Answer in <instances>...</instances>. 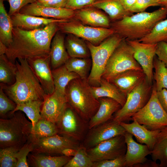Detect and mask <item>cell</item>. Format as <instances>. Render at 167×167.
Listing matches in <instances>:
<instances>
[{
	"mask_svg": "<svg viewBox=\"0 0 167 167\" xmlns=\"http://www.w3.org/2000/svg\"><path fill=\"white\" fill-rule=\"evenodd\" d=\"M58 23L32 30L13 28L12 41L7 47L5 55L15 64L19 58L28 59L49 54L52 40L59 30Z\"/></svg>",
	"mask_w": 167,
	"mask_h": 167,
	"instance_id": "cell-1",
	"label": "cell"
},
{
	"mask_svg": "<svg viewBox=\"0 0 167 167\" xmlns=\"http://www.w3.org/2000/svg\"><path fill=\"white\" fill-rule=\"evenodd\" d=\"M15 64L17 70L15 82L11 85L0 84L5 93L16 105L36 100L43 101L46 94L27 60L19 58Z\"/></svg>",
	"mask_w": 167,
	"mask_h": 167,
	"instance_id": "cell-2",
	"label": "cell"
},
{
	"mask_svg": "<svg viewBox=\"0 0 167 167\" xmlns=\"http://www.w3.org/2000/svg\"><path fill=\"white\" fill-rule=\"evenodd\" d=\"M167 15V8L161 6L151 12H139L111 22L110 28L126 40H138L149 33Z\"/></svg>",
	"mask_w": 167,
	"mask_h": 167,
	"instance_id": "cell-3",
	"label": "cell"
},
{
	"mask_svg": "<svg viewBox=\"0 0 167 167\" xmlns=\"http://www.w3.org/2000/svg\"><path fill=\"white\" fill-rule=\"evenodd\" d=\"M90 87L87 80L79 78L71 81L66 89L67 103L88 123L100 105L98 99L93 95Z\"/></svg>",
	"mask_w": 167,
	"mask_h": 167,
	"instance_id": "cell-4",
	"label": "cell"
},
{
	"mask_svg": "<svg viewBox=\"0 0 167 167\" xmlns=\"http://www.w3.org/2000/svg\"><path fill=\"white\" fill-rule=\"evenodd\" d=\"M24 113L18 110L8 118L0 119V147L21 148L30 138L32 123L25 117Z\"/></svg>",
	"mask_w": 167,
	"mask_h": 167,
	"instance_id": "cell-5",
	"label": "cell"
},
{
	"mask_svg": "<svg viewBox=\"0 0 167 167\" xmlns=\"http://www.w3.org/2000/svg\"><path fill=\"white\" fill-rule=\"evenodd\" d=\"M123 39L114 33L97 45L86 41L92 61L91 69L87 79L91 86H99L102 75L109 58Z\"/></svg>",
	"mask_w": 167,
	"mask_h": 167,
	"instance_id": "cell-6",
	"label": "cell"
},
{
	"mask_svg": "<svg viewBox=\"0 0 167 167\" xmlns=\"http://www.w3.org/2000/svg\"><path fill=\"white\" fill-rule=\"evenodd\" d=\"M153 85L146 77L126 96L125 104L112 118L118 122H126L147 103L152 93Z\"/></svg>",
	"mask_w": 167,
	"mask_h": 167,
	"instance_id": "cell-7",
	"label": "cell"
},
{
	"mask_svg": "<svg viewBox=\"0 0 167 167\" xmlns=\"http://www.w3.org/2000/svg\"><path fill=\"white\" fill-rule=\"evenodd\" d=\"M131 69L142 70L134 58L133 49L123 39L109 58L101 77L109 81L115 75Z\"/></svg>",
	"mask_w": 167,
	"mask_h": 167,
	"instance_id": "cell-8",
	"label": "cell"
},
{
	"mask_svg": "<svg viewBox=\"0 0 167 167\" xmlns=\"http://www.w3.org/2000/svg\"><path fill=\"white\" fill-rule=\"evenodd\" d=\"M133 120L151 130H161L167 126V113L158 101L154 83L149 100L143 108L132 116L130 121Z\"/></svg>",
	"mask_w": 167,
	"mask_h": 167,
	"instance_id": "cell-9",
	"label": "cell"
},
{
	"mask_svg": "<svg viewBox=\"0 0 167 167\" xmlns=\"http://www.w3.org/2000/svg\"><path fill=\"white\" fill-rule=\"evenodd\" d=\"M59 30L65 34H71L95 45L101 43L114 33L111 28L95 27L84 24L74 18L57 24Z\"/></svg>",
	"mask_w": 167,
	"mask_h": 167,
	"instance_id": "cell-10",
	"label": "cell"
},
{
	"mask_svg": "<svg viewBox=\"0 0 167 167\" xmlns=\"http://www.w3.org/2000/svg\"><path fill=\"white\" fill-rule=\"evenodd\" d=\"M56 124L58 134L79 142L83 141L89 130L88 123L67 103Z\"/></svg>",
	"mask_w": 167,
	"mask_h": 167,
	"instance_id": "cell-11",
	"label": "cell"
},
{
	"mask_svg": "<svg viewBox=\"0 0 167 167\" xmlns=\"http://www.w3.org/2000/svg\"><path fill=\"white\" fill-rule=\"evenodd\" d=\"M32 153L48 155H63L67 149L77 150L81 146L80 142L58 134L47 137L32 139Z\"/></svg>",
	"mask_w": 167,
	"mask_h": 167,
	"instance_id": "cell-12",
	"label": "cell"
},
{
	"mask_svg": "<svg viewBox=\"0 0 167 167\" xmlns=\"http://www.w3.org/2000/svg\"><path fill=\"white\" fill-rule=\"evenodd\" d=\"M126 145L124 135L117 136L87 149L93 162L114 159L125 155Z\"/></svg>",
	"mask_w": 167,
	"mask_h": 167,
	"instance_id": "cell-13",
	"label": "cell"
},
{
	"mask_svg": "<svg viewBox=\"0 0 167 167\" xmlns=\"http://www.w3.org/2000/svg\"><path fill=\"white\" fill-rule=\"evenodd\" d=\"M126 132L120 122L111 119L89 129L82 144L89 149L117 136L124 135Z\"/></svg>",
	"mask_w": 167,
	"mask_h": 167,
	"instance_id": "cell-14",
	"label": "cell"
},
{
	"mask_svg": "<svg viewBox=\"0 0 167 167\" xmlns=\"http://www.w3.org/2000/svg\"><path fill=\"white\" fill-rule=\"evenodd\" d=\"M126 40L133 49L135 58L141 66L149 83L152 84L153 62L157 44L144 43L138 40Z\"/></svg>",
	"mask_w": 167,
	"mask_h": 167,
	"instance_id": "cell-15",
	"label": "cell"
},
{
	"mask_svg": "<svg viewBox=\"0 0 167 167\" xmlns=\"http://www.w3.org/2000/svg\"><path fill=\"white\" fill-rule=\"evenodd\" d=\"M27 60L45 94L49 95L53 93L55 88L50 69L49 54L35 57Z\"/></svg>",
	"mask_w": 167,
	"mask_h": 167,
	"instance_id": "cell-16",
	"label": "cell"
},
{
	"mask_svg": "<svg viewBox=\"0 0 167 167\" xmlns=\"http://www.w3.org/2000/svg\"><path fill=\"white\" fill-rule=\"evenodd\" d=\"M19 12L22 14L58 19L70 20L74 18L75 14V10L65 7L45 6L36 2L25 6Z\"/></svg>",
	"mask_w": 167,
	"mask_h": 167,
	"instance_id": "cell-17",
	"label": "cell"
},
{
	"mask_svg": "<svg viewBox=\"0 0 167 167\" xmlns=\"http://www.w3.org/2000/svg\"><path fill=\"white\" fill-rule=\"evenodd\" d=\"M67 103L66 96L54 91L51 95H46L41 108V118L56 124Z\"/></svg>",
	"mask_w": 167,
	"mask_h": 167,
	"instance_id": "cell-18",
	"label": "cell"
},
{
	"mask_svg": "<svg viewBox=\"0 0 167 167\" xmlns=\"http://www.w3.org/2000/svg\"><path fill=\"white\" fill-rule=\"evenodd\" d=\"M74 18L89 26L110 28L111 21L109 16L101 10L94 7L86 6L75 10Z\"/></svg>",
	"mask_w": 167,
	"mask_h": 167,
	"instance_id": "cell-19",
	"label": "cell"
},
{
	"mask_svg": "<svg viewBox=\"0 0 167 167\" xmlns=\"http://www.w3.org/2000/svg\"><path fill=\"white\" fill-rule=\"evenodd\" d=\"M124 135L126 145L125 156L126 167H133L145 161L148 159L146 156L151 154V150L146 145L136 142L131 134L126 131Z\"/></svg>",
	"mask_w": 167,
	"mask_h": 167,
	"instance_id": "cell-20",
	"label": "cell"
},
{
	"mask_svg": "<svg viewBox=\"0 0 167 167\" xmlns=\"http://www.w3.org/2000/svg\"><path fill=\"white\" fill-rule=\"evenodd\" d=\"M146 77L142 70L131 69L115 75L109 81L126 96Z\"/></svg>",
	"mask_w": 167,
	"mask_h": 167,
	"instance_id": "cell-21",
	"label": "cell"
},
{
	"mask_svg": "<svg viewBox=\"0 0 167 167\" xmlns=\"http://www.w3.org/2000/svg\"><path fill=\"white\" fill-rule=\"evenodd\" d=\"M14 28L27 30H32L43 28L53 23L66 22L69 20L58 19L22 14L19 12L11 16Z\"/></svg>",
	"mask_w": 167,
	"mask_h": 167,
	"instance_id": "cell-22",
	"label": "cell"
},
{
	"mask_svg": "<svg viewBox=\"0 0 167 167\" xmlns=\"http://www.w3.org/2000/svg\"><path fill=\"white\" fill-rule=\"evenodd\" d=\"M98 99L100 106L97 112L88 122L89 129L112 119L114 114L122 107L119 103L111 98L103 97Z\"/></svg>",
	"mask_w": 167,
	"mask_h": 167,
	"instance_id": "cell-23",
	"label": "cell"
},
{
	"mask_svg": "<svg viewBox=\"0 0 167 167\" xmlns=\"http://www.w3.org/2000/svg\"><path fill=\"white\" fill-rule=\"evenodd\" d=\"M126 132L133 135L138 142L144 144L152 150L156 143L160 130H151L136 120L131 123L120 122Z\"/></svg>",
	"mask_w": 167,
	"mask_h": 167,
	"instance_id": "cell-24",
	"label": "cell"
},
{
	"mask_svg": "<svg viewBox=\"0 0 167 167\" xmlns=\"http://www.w3.org/2000/svg\"><path fill=\"white\" fill-rule=\"evenodd\" d=\"M65 33L58 30L52 40L49 55L52 69L64 65L70 58L66 48Z\"/></svg>",
	"mask_w": 167,
	"mask_h": 167,
	"instance_id": "cell-25",
	"label": "cell"
},
{
	"mask_svg": "<svg viewBox=\"0 0 167 167\" xmlns=\"http://www.w3.org/2000/svg\"><path fill=\"white\" fill-rule=\"evenodd\" d=\"M87 6L94 7L103 11L108 15L111 22L119 20L132 14L125 10L120 0H97Z\"/></svg>",
	"mask_w": 167,
	"mask_h": 167,
	"instance_id": "cell-26",
	"label": "cell"
},
{
	"mask_svg": "<svg viewBox=\"0 0 167 167\" xmlns=\"http://www.w3.org/2000/svg\"><path fill=\"white\" fill-rule=\"evenodd\" d=\"M90 88L97 99L103 97L111 98L119 103L122 107L126 101V96L114 85L102 77L99 86H91Z\"/></svg>",
	"mask_w": 167,
	"mask_h": 167,
	"instance_id": "cell-27",
	"label": "cell"
},
{
	"mask_svg": "<svg viewBox=\"0 0 167 167\" xmlns=\"http://www.w3.org/2000/svg\"><path fill=\"white\" fill-rule=\"evenodd\" d=\"M71 158L63 155L51 156L42 154L32 153L28 154L27 161L29 166L34 167H62Z\"/></svg>",
	"mask_w": 167,
	"mask_h": 167,
	"instance_id": "cell-28",
	"label": "cell"
},
{
	"mask_svg": "<svg viewBox=\"0 0 167 167\" xmlns=\"http://www.w3.org/2000/svg\"><path fill=\"white\" fill-rule=\"evenodd\" d=\"M65 44L70 57L90 58L91 54L86 41L71 34L65 36Z\"/></svg>",
	"mask_w": 167,
	"mask_h": 167,
	"instance_id": "cell-29",
	"label": "cell"
},
{
	"mask_svg": "<svg viewBox=\"0 0 167 167\" xmlns=\"http://www.w3.org/2000/svg\"><path fill=\"white\" fill-rule=\"evenodd\" d=\"M52 73L54 86V92L66 96V89L72 80L80 78L76 73L69 71L64 65L52 69Z\"/></svg>",
	"mask_w": 167,
	"mask_h": 167,
	"instance_id": "cell-30",
	"label": "cell"
},
{
	"mask_svg": "<svg viewBox=\"0 0 167 167\" xmlns=\"http://www.w3.org/2000/svg\"><path fill=\"white\" fill-rule=\"evenodd\" d=\"M151 154L152 160L159 161V167H167V126L160 130Z\"/></svg>",
	"mask_w": 167,
	"mask_h": 167,
	"instance_id": "cell-31",
	"label": "cell"
},
{
	"mask_svg": "<svg viewBox=\"0 0 167 167\" xmlns=\"http://www.w3.org/2000/svg\"><path fill=\"white\" fill-rule=\"evenodd\" d=\"M4 0H0V41L8 47L12 41L13 27L11 16L5 7Z\"/></svg>",
	"mask_w": 167,
	"mask_h": 167,
	"instance_id": "cell-32",
	"label": "cell"
},
{
	"mask_svg": "<svg viewBox=\"0 0 167 167\" xmlns=\"http://www.w3.org/2000/svg\"><path fill=\"white\" fill-rule=\"evenodd\" d=\"M70 71L77 74L81 79L87 80L92 66L90 58L70 57L64 64Z\"/></svg>",
	"mask_w": 167,
	"mask_h": 167,
	"instance_id": "cell-33",
	"label": "cell"
},
{
	"mask_svg": "<svg viewBox=\"0 0 167 167\" xmlns=\"http://www.w3.org/2000/svg\"><path fill=\"white\" fill-rule=\"evenodd\" d=\"M43 102L42 101L38 100L16 105L15 109L10 113L9 116L17 111H22L31 121L32 128L41 118V112Z\"/></svg>",
	"mask_w": 167,
	"mask_h": 167,
	"instance_id": "cell-34",
	"label": "cell"
},
{
	"mask_svg": "<svg viewBox=\"0 0 167 167\" xmlns=\"http://www.w3.org/2000/svg\"><path fill=\"white\" fill-rule=\"evenodd\" d=\"M58 133V129L55 124L41 118L32 128L30 138L36 139L51 136Z\"/></svg>",
	"mask_w": 167,
	"mask_h": 167,
	"instance_id": "cell-35",
	"label": "cell"
},
{
	"mask_svg": "<svg viewBox=\"0 0 167 167\" xmlns=\"http://www.w3.org/2000/svg\"><path fill=\"white\" fill-rule=\"evenodd\" d=\"M17 66L10 61L5 54L0 56V84L6 85L13 84L15 80Z\"/></svg>",
	"mask_w": 167,
	"mask_h": 167,
	"instance_id": "cell-36",
	"label": "cell"
},
{
	"mask_svg": "<svg viewBox=\"0 0 167 167\" xmlns=\"http://www.w3.org/2000/svg\"><path fill=\"white\" fill-rule=\"evenodd\" d=\"M138 40L149 44H157L161 41L167 42V19L158 22L149 33Z\"/></svg>",
	"mask_w": 167,
	"mask_h": 167,
	"instance_id": "cell-37",
	"label": "cell"
},
{
	"mask_svg": "<svg viewBox=\"0 0 167 167\" xmlns=\"http://www.w3.org/2000/svg\"><path fill=\"white\" fill-rule=\"evenodd\" d=\"M153 67L155 70L153 79L156 91L163 88L167 89V67L165 63L155 56Z\"/></svg>",
	"mask_w": 167,
	"mask_h": 167,
	"instance_id": "cell-38",
	"label": "cell"
},
{
	"mask_svg": "<svg viewBox=\"0 0 167 167\" xmlns=\"http://www.w3.org/2000/svg\"><path fill=\"white\" fill-rule=\"evenodd\" d=\"M93 162L88 155L87 149L81 144L64 167H92Z\"/></svg>",
	"mask_w": 167,
	"mask_h": 167,
	"instance_id": "cell-39",
	"label": "cell"
},
{
	"mask_svg": "<svg viewBox=\"0 0 167 167\" xmlns=\"http://www.w3.org/2000/svg\"><path fill=\"white\" fill-rule=\"evenodd\" d=\"M21 148L9 147L0 149V167H16L17 159L16 155Z\"/></svg>",
	"mask_w": 167,
	"mask_h": 167,
	"instance_id": "cell-40",
	"label": "cell"
},
{
	"mask_svg": "<svg viewBox=\"0 0 167 167\" xmlns=\"http://www.w3.org/2000/svg\"><path fill=\"white\" fill-rule=\"evenodd\" d=\"M16 104L10 98L3 90L0 84V115L3 118L6 117L7 114L9 116L10 113L14 110Z\"/></svg>",
	"mask_w": 167,
	"mask_h": 167,
	"instance_id": "cell-41",
	"label": "cell"
},
{
	"mask_svg": "<svg viewBox=\"0 0 167 167\" xmlns=\"http://www.w3.org/2000/svg\"><path fill=\"white\" fill-rule=\"evenodd\" d=\"M33 149L32 143L30 138L16 153V157L17 161L16 167L29 166L27 161L28 156L29 153L32 152Z\"/></svg>",
	"mask_w": 167,
	"mask_h": 167,
	"instance_id": "cell-42",
	"label": "cell"
},
{
	"mask_svg": "<svg viewBox=\"0 0 167 167\" xmlns=\"http://www.w3.org/2000/svg\"><path fill=\"white\" fill-rule=\"evenodd\" d=\"M125 156L114 159L93 162L92 167H125Z\"/></svg>",
	"mask_w": 167,
	"mask_h": 167,
	"instance_id": "cell-43",
	"label": "cell"
},
{
	"mask_svg": "<svg viewBox=\"0 0 167 167\" xmlns=\"http://www.w3.org/2000/svg\"><path fill=\"white\" fill-rule=\"evenodd\" d=\"M157 6L160 5L156 0H136L130 11L132 13L143 12L149 7Z\"/></svg>",
	"mask_w": 167,
	"mask_h": 167,
	"instance_id": "cell-44",
	"label": "cell"
},
{
	"mask_svg": "<svg viewBox=\"0 0 167 167\" xmlns=\"http://www.w3.org/2000/svg\"><path fill=\"white\" fill-rule=\"evenodd\" d=\"M9 2L10 8L8 12L11 16L13 14L19 12L25 6L36 2V0H6Z\"/></svg>",
	"mask_w": 167,
	"mask_h": 167,
	"instance_id": "cell-45",
	"label": "cell"
},
{
	"mask_svg": "<svg viewBox=\"0 0 167 167\" xmlns=\"http://www.w3.org/2000/svg\"><path fill=\"white\" fill-rule=\"evenodd\" d=\"M97 0H67L65 8L75 10L89 6Z\"/></svg>",
	"mask_w": 167,
	"mask_h": 167,
	"instance_id": "cell-46",
	"label": "cell"
},
{
	"mask_svg": "<svg viewBox=\"0 0 167 167\" xmlns=\"http://www.w3.org/2000/svg\"><path fill=\"white\" fill-rule=\"evenodd\" d=\"M155 55L167 67V42L161 41L157 43Z\"/></svg>",
	"mask_w": 167,
	"mask_h": 167,
	"instance_id": "cell-47",
	"label": "cell"
},
{
	"mask_svg": "<svg viewBox=\"0 0 167 167\" xmlns=\"http://www.w3.org/2000/svg\"><path fill=\"white\" fill-rule=\"evenodd\" d=\"M39 4L45 6L54 8H64L67 0H36Z\"/></svg>",
	"mask_w": 167,
	"mask_h": 167,
	"instance_id": "cell-48",
	"label": "cell"
},
{
	"mask_svg": "<svg viewBox=\"0 0 167 167\" xmlns=\"http://www.w3.org/2000/svg\"><path fill=\"white\" fill-rule=\"evenodd\" d=\"M157 96L161 106L167 113V89L163 88L157 91Z\"/></svg>",
	"mask_w": 167,
	"mask_h": 167,
	"instance_id": "cell-49",
	"label": "cell"
},
{
	"mask_svg": "<svg viewBox=\"0 0 167 167\" xmlns=\"http://www.w3.org/2000/svg\"><path fill=\"white\" fill-rule=\"evenodd\" d=\"M135 167H159V164L153 160L147 159L142 164H136L134 166Z\"/></svg>",
	"mask_w": 167,
	"mask_h": 167,
	"instance_id": "cell-50",
	"label": "cell"
},
{
	"mask_svg": "<svg viewBox=\"0 0 167 167\" xmlns=\"http://www.w3.org/2000/svg\"><path fill=\"white\" fill-rule=\"evenodd\" d=\"M123 6L126 10L130 11L136 0H120Z\"/></svg>",
	"mask_w": 167,
	"mask_h": 167,
	"instance_id": "cell-51",
	"label": "cell"
},
{
	"mask_svg": "<svg viewBox=\"0 0 167 167\" xmlns=\"http://www.w3.org/2000/svg\"><path fill=\"white\" fill-rule=\"evenodd\" d=\"M7 47L0 41V56L5 54Z\"/></svg>",
	"mask_w": 167,
	"mask_h": 167,
	"instance_id": "cell-52",
	"label": "cell"
},
{
	"mask_svg": "<svg viewBox=\"0 0 167 167\" xmlns=\"http://www.w3.org/2000/svg\"><path fill=\"white\" fill-rule=\"evenodd\" d=\"M158 2L161 6L167 8V0H160Z\"/></svg>",
	"mask_w": 167,
	"mask_h": 167,
	"instance_id": "cell-53",
	"label": "cell"
},
{
	"mask_svg": "<svg viewBox=\"0 0 167 167\" xmlns=\"http://www.w3.org/2000/svg\"><path fill=\"white\" fill-rule=\"evenodd\" d=\"M157 0V1H159L160 0Z\"/></svg>",
	"mask_w": 167,
	"mask_h": 167,
	"instance_id": "cell-54",
	"label": "cell"
}]
</instances>
